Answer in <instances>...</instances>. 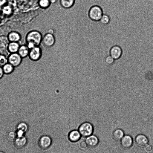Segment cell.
Masks as SVG:
<instances>
[{
    "label": "cell",
    "mask_w": 153,
    "mask_h": 153,
    "mask_svg": "<svg viewBox=\"0 0 153 153\" xmlns=\"http://www.w3.org/2000/svg\"><path fill=\"white\" fill-rule=\"evenodd\" d=\"M25 39L26 43L31 42L33 43L36 46H39L42 42V36L39 31L32 30L27 33Z\"/></svg>",
    "instance_id": "obj_1"
},
{
    "label": "cell",
    "mask_w": 153,
    "mask_h": 153,
    "mask_svg": "<svg viewBox=\"0 0 153 153\" xmlns=\"http://www.w3.org/2000/svg\"><path fill=\"white\" fill-rule=\"evenodd\" d=\"M103 14L102 9L100 6L95 5L92 6L90 9L88 16L90 18L92 21L98 22L100 21Z\"/></svg>",
    "instance_id": "obj_2"
},
{
    "label": "cell",
    "mask_w": 153,
    "mask_h": 153,
    "mask_svg": "<svg viewBox=\"0 0 153 153\" xmlns=\"http://www.w3.org/2000/svg\"><path fill=\"white\" fill-rule=\"evenodd\" d=\"M94 128L90 122H86L82 123L79 126L78 131L81 136L86 137L92 134Z\"/></svg>",
    "instance_id": "obj_3"
},
{
    "label": "cell",
    "mask_w": 153,
    "mask_h": 153,
    "mask_svg": "<svg viewBox=\"0 0 153 153\" xmlns=\"http://www.w3.org/2000/svg\"><path fill=\"white\" fill-rule=\"evenodd\" d=\"M42 54L41 48L39 46H36L30 50L28 57L30 60L36 61L40 59Z\"/></svg>",
    "instance_id": "obj_4"
},
{
    "label": "cell",
    "mask_w": 153,
    "mask_h": 153,
    "mask_svg": "<svg viewBox=\"0 0 153 153\" xmlns=\"http://www.w3.org/2000/svg\"><path fill=\"white\" fill-rule=\"evenodd\" d=\"M22 58L18 53H10L7 56L8 62L14 67H16L21 64Z\"/></svg>",
    "instance_id": "obj_5"
},
{
    "label": "cell",
    "mask_w": 153,
    "mask_h": 153,
    "mask_svg": "<svg viewBox=\"0 0 153 153\" xmlns=\"http://www.w3.org/2000/svg\"><path fill=\"white\" fill-rule=\"evenodd\" d=\"M123 54L122 49L118 45H115L112 47L110 50L109 55L115 60L119 59Z\"/></svg>",
    "instance_id": "obj_6"
},
{
    "label": "cell",
    "mask_w": 153,
    "mask_h": 153,
    "mask_svg": "<svg viewBox=\"0 0 153 153\" xmlns=\"http://www.w3.org/2000/svg\"><path fill=\"white\" fill-rule=\"evenodd\" d=\"M120 141V145L124 149H129L132 146L133 140L131 137L128 135H124Z\"/></svg>",
    "instance_id": "obj_7"
},
{
    "label": "cell",
    "mask_w": 153,
    "mask_h": 153,
    "mask_svg": "<svg viewBox=\"0 0 153 153\" xmlns=\"http://www.w3.org/2000/svg\"><path fill=\"white\" fill-rule=\"evenodd\" d=\"M85 140L88 146L91 148L97 147L98 145L99 140L98 137L95 134H92L85 138Z\"/></svg>",
    "instance_id": "obj_8"
},
{
    "label": "cell",
    "mask_w": 153,
    "mask_h": 153,
    "mask_svg": "<svg viewBox=\"0 0 153 153\" xmlns=\"http://www.w3.org/2000/svg\"><path fill=\"white\" fill-rule=\"evenodd\" d=\"M42 42L46 47H51L55 43L54 36L53 34L47 33L43 37Z\"/></svg>",
    "instance_id": "obj_9"
},
{
    "label": "cell",
    "mask_w": 153,
    "mask_h": 153,
    "mask_svg": "<svg viewBox=\"0 0 153 153\" xmlns=\"http://www.w3.org/2000/svg\"><path fill=\"white\" fill-rule=\"evenodd\" d=\"M52 140L51 138L47 135H43L39 139V144L42 149H46L48 148L51 145Z\"/></svg>",
    "instance_id": "obj_10"
},
{
    "label": "cell",
    "mask_w": 153,
    "mask_h": 153,
    "mask_svg": "<svg viewBox=\"0 0 153 153\" xmlns=\"http://www.w3.org/2000/svg\"><path fill=\"white\" fill-rule=\"evenodd\" d=\"M135 142L137 145L139 147H144L148 144L149 140L145 135L140 134L136 137Z\"/></svg>",
    "instance_id": "obj_11"
},
{
    "label": "cell",
    "mask_w": 153,
    "mask_h": 153,
    "mask_svg": "<svg viewBox=\"0 0 153 153\" xmlns=\"http://www.w3.org/2000/svg\"><path fill=\"white\" fill-rule=\"evenodd\" d=\"M21 36L18 32L12 31L10 32L7 35V38L9 42H19L21 39Z\"/></svg>",
    "instance_id": "obj_12"
},
{
    "label": "cell",
    "mask_w": 153,
    "mask_h": 153,
    "mask_svg": "<svg viewBox=\"0 0 153 153\" xmlns=\"http://www.w3.org/2000/svg\"><path fill=\"white\" fill-rule=\"evenodd\" d=\"M20 46L18 42H9L7 45V50L10 53H17Z\"/></svg>",
    "instance_id": "obj_13"
},
{
    "label": "cell",
    "mask_w": 153,
    "mask_h": 153,
    "mask_svg": "<svg viewBox=\"0 0 153 153\" xmlns=\"http://www.w3.org/2000/svg\"><path fill=\"white\" fill-rule=\"evenodd\" d=\"M27 142V139L25 137H17L15 140L14 145L17 148L21 149L25 146Z\"/></svg>",
    "instance_id": "obj_14"
},
{
    "label": "cell",
    "mask_w": 153,
    "mask_h": 153,
    "mask_svg": "<svg viewBox=\"0 0 153 153\" xmlns=\"http://www.w3.org/2000/svg\"><path fill=\"white\" fill-rule=\"evenodd\" d=\"M30 49L26 44L20 45L18 53L22 58L28 56Z\"/></svg>",
    "instance_id": "obj_15"
},
{
    "label": "cell",
    "mask_w": 153,
    "mask_h": 153,
    "mask_svg": "<svg viewBox=\"0 0 153 153\" xmlns=\"http://www.w3.org/2000/svg\"><path fill=\"white\" fill-rule=\"evenodd\" d=\"M81 137L78 130H74L69 133L68 137L69 140L72 142H76L79 140Z\"/></svg>",
    "instance_id": "obj_16"
},
{
    "label": "cell",
    "mask_w": 153,
    "mask_h": 153,
    "mask_svg": "<svg viewBox=\"0 0 153 153\" xmlns=\"http://www.w3.org/2000/svg\"><path fill=\"white\" fill-rule=\"evenodd\" d=\"M124 135L123 131L120 128H117L114 130L112 134L113 139L116 141H120Z\"/></svg>",
    "instance_id": "obj_17"
},
{
    "label": "cell",
    "mask_w": 153,
    "mask_h": 153,
    "mask_svg": "<svg viewBox=\"0 0 153 153\" xmlns=\"http://www.w3.org/2000/svg\"><path fill=\"white\" fill-rule=\"evenodd\" d=\"M60 2L63 7L65 8H69L74 5L75 0H60Z\"/></svg>",
    "instance_id": "obj_18"
},
{
    "label": "cell",
    "mask_w": 153,
    "mask_h": 153,
    "mask_svg": "<svg viewBox=\"0 0 153 153\" xmlns=\"http://www.w3.org/2000/svg\"><path fill=\"white\" fill-rule=\"evenodd\" d=\"M14 67L12 65L8 62L4 65L2 68L4 74H10L13 72Z\"/></svg>",
    "instance_id": "obj_19"
},
{
    "label": "cell",
    "mask_w": 153,
    "mask_h": 153,
    "mask_svg": "<svg viewBox=\"0 0 153 153\" xmlns=\"http://www.w3.org/2000/svg\"><path fill=\"white\" fill-rule=\"evenodd\" d=\"M38 4L41 8L46 9L50 6L51 3L49 0H38Z\"/></svg>",
    "instance_id": "obj_20"
},
{
    "label": "cell",
    "mask_w": 153,
    "mask_h": 153,
    "mask_svg": "<svg viewBox=\"0 0 153 153\" xmlns=\"http://www.w3.org/2000/svg\"><path fill=\"white\" fill-rule=\"evenodd\" d=\"M2 7V11L4 14L8 16L12 13V9L10 5H4Z\"/></svg>",
    "instance_id": "obj_21"
},
{
    "label": "cell",
    "mask_w": 153,
    "mask_h": 153,
    "mask_svg": "<svg viewBox=\"0 0 153 153\" xmlns=\"http://www.w3.org/2000/svg\"><path fill=\"white\" fill-rule=\"evenodd\" d=\"M110 21V18L109 16L106 14H103L99 22L102 25H106L108 24Z\"/></svg>",
    "instance_id": "obj_22"
},
{
    "label": "cell",
    "mask_w": 153,
    "mask_h": 153,
    "mask_svg": "<svg viewBox=\"0 0 153 153\" xmlns=\"http://www.w3.org/2000/svg\"><path fill=\"white\" fill-rule=\"evenodd\" d=\"M28 126L25 123L22 122L19 123L17 126V130L22 131L24 133L26 132L28 129Z\"/></svg>",
    "instance_id": "obj_23"
},
{
    "label": "cell",
    "mask_w": 153,
    "mask_h": 153,
    "mask_svg": "<svg viewBox=\"0 0 153 153\" xmlns=\"http://www.w3.org/2000/svg\"><path fill=\"white\" fill-rule=\"evenodd\" d=\"M16 134L13 131H10L7 133L6 137L9 141H13L16 138Z\"/></svg>",
    "instance_id": "obj_24"
},
{
    "label": "cell",
    "mask_w": 153,
    "mask_h": 153,
    "mask_svg": "<svg viewBox=\"0 0 153 153\" xmlns=\"http://www.w3.org/2000/svg\"><path fill=\"white\" fill-rule=\"evenodd\" d=\"M8 62L7 57L2 54H0V66L2 67Z\"/></svg>",
    "instance_id": "obj_25"
},
{
    "label": "cell",
    "mask_w": 153,
    "mask_h": 153,
    "mask_svg": "<svg viewBox=\"0 0 153 153\" xmlns=\"http://www.w3.org/2000/svg\"><path fill=\"white\" fill-rule=\"evenodd\" d=\"M114 61L115 60L110 55L106 56L105 59V63L109 65L112 64Z\"/></svg>",
    "instance_id": "obj_26"
},
{
    "label": "cell",
    "mask_w": 153,
    "mask_h": 153,
    "mask_svg": "<svg viewBox=\"0 0 153 153\" xmlns=\"http://www.w3.org/2000/svg\"><path fill=\"white\" fill-rule=\"evenodd\" d=\"M143 148L144 151L146 153H151L153 151V147L150 144H147Z\"/></svg>",
    "instance_id": "obj_27"
},
{
    "label": "cell",
    "mask_w": 153,
    "mask_h": 153,
    "mask_svg": "<svg viewBox=\"0 0 153 153\" xmlns=\"http://www.w3.org/2000/svg\"><path fill=\"white\" fill-rule=\"evenodd\" d=\"M85 138L81 141L80 144L81 148L83 150L86 149L88 147L87 143L85 140Z\"/></svg>",
    "instance_id": "obj_28"
},
{
    "label": "cell",
    "mask_w": 153,
    "mask_h": 153,
    "mask_svg": "<svg viewBox=\"0 0 153 153\" xmlns=\"http://www.w3.org/2000/svg\"><path fill=\"white\" fill-rule=\"evenodd\" d=\"M7 0H0V7H2L5 5Z\"/></svg>",
    "instance_id": "obj_29"
},
{
    "label": "cell",
    "mask_w": 153,
    "mask_h": 153,
    "mask_svg": "<svg viewBox=\"0 0 153 153\" xmlns=\"http://www.w3.org/2000/svg\"><path fill=\"white\" fill-rule=\"evenodd\" d=\"M54 33V31L53 29L51 28H50L48 29L46 31V33H49L52 34H53Z\"/></svg>",
    "instance_id": "obj_30"
},
{
    "label": "cell",
    "mask_w": 153,
    "mask_h": 153,
    "mask_svg": "<svg viewBox=\"0 0 153 153\" xmlns=\"http://www.w3.org/2000/svg\"><path fill=\"white\" fill-rule=\"evenodd\" d=\"M4 74L2 67L0 66V79L3 77Z\"/></svg>",
    "instance_id": "obj_31"
},
{
    "label": "cell",
    "mask_w": 153,
    "mask_h": 153,
    "mask_svg": "<svg viewBox=\"0 0 153 153\" xmlns=\"http://www.w3.org/2000/svg\"><path fill=\"white\" fill-rule=\"evenodd\" d=\"M51 4H53L56 3L57 1V0H49Z\"/></svg>",
    "instance_id": "obj_32"
},
{
    "label": "cell",
    "mask_w": 153,
    "mask_h": 153,
    "mask_svg": "<svg viewBox=\"0 0 153 153\" xmlns=\"http://www.w3.org/2000/svg\"><path fill=\"white\" fill-rule=\"evenodd\" d=\"M0 153H4L3 152L0 151Z\"/></svg>",
    "instance_id": "obj_33"
},
{
    "label": "cell",
    "mask_w": 153,
    "mask_h": 153,
    "mask_svg": "<svg viewBox=\"0 0 153 153\" xmlns=\"http://www.w3.org/2000/svg\"><path fill=\"white\" fill-rule=\"evenodd\" d=\"M0 21H1V18H0Z\"/></svg>",
    "instance_id": "obj_34"
}]
</instances>
